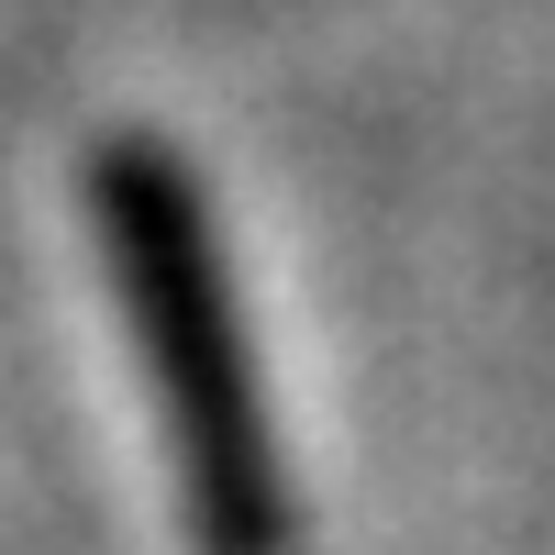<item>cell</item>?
<instances>
[{
	"label": "cell",
	"mask_w": 555,
	"mask_h": 555,
	"mask_svg": "<svg viewBox=\"0 0 555 555\" xmlns=\"http://www.w3.org/2000/svg\"><path fill=\"white\" fill-rule=\"evenodd\" d=\"M89 234H101L112 300L133 322L178 478V522L201 555H289L300 489L267 423V378L245 345V300L222 267V211L167 133H101L89 145Z\"/></svg>",
	"instance_id": "6da1fadb"
}]
</instances>
